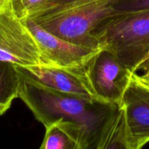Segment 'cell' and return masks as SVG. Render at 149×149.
<instances>
[{"label":"cell","instance_id":"obj_5","mask_svg":"<svg viewBox=\"0 0 149 149\" xmlns=\"http://www.w3.org/2000/svg\"><path fill=\"white\" fill-rule=\"evenodd\" d=\"M0 61L20 66L41 65L37 42L8 3L0 10Z\"/></svg>","mask_w":149,"mask_h":149},{"label":"cell","instance_id":"obj_11","mask_svg":"<svg viewBox=\"0 0 149 149\" xmlns=\"http://www.w3.org/2000/svg\"><path fill=\"white\" fill-rule=\"evenodd\" d=\"M54 1L55 0H10V6L12 11L18 18L23 19Z\"/></svg>","mask_w":149,"mask_h":149},{"label":"cell","instance_id":"obj_7","mask_svg":"<svg viewBox=\"0 0 149 149\" xmlns=\"http://www.w3.org/2000/svg\"><path fill=\"white\" fill-rule=\"evenodd\" d=\"M16 68L36 82L49 88L96 100L87 81L84 68L74 69L33 65H16Z\"/></svg>","mask_w":149,"mask_h":149},{"label":"cell","instance_id":"obj_13","mask_svg":"<svg viewBox=\"0 0 149 149\" xmlns=\"http://www.w3.org/2000/svg\"><path fill=\"white\" fill-rule=\"evenodd\" d=\"M133 76L138 82L141 83L144 87L149 89V70L145 72H143V74L141 75H139L137 73H134Z\"/></svg>","mask_w":149,"mask_h":149},{"label":"cell","instance_id":"obj_15","mask_svg":"<svg viewBox=\"0 0 149 149\" xmlns=\"http://www.w3.org/2000/svg\"><path fill=\"white\" fill-rule=\"evenodd\" d=\"M9 0H0V10L8 3Z\"/></svg>","mask_w":149,"mask_h":149},{"label":"cell","instance_id":"obj_1","mask_svg":"<svg viewBox=\"0 0 149 149\" xmlns=\"http://www.w3.org/2000/svg\"><path fill=\"white\" fill-rule=\"evenodd\" d=\"M17 73L20 78L18 97L36 120L45 127L58 119L72 122L83 131L90 149H97L119 105L63 93L36 82L20 71Z\"/></svg>","mask_w":149,"mask_h":149},{"label":"cell","instance_id":"obj_12","mask_svg":"<svg viewBox=\"0 0 149 149\" xmlns=\"http://www.w3.org/2000/svg\"><path fill=\"white\" fill-rule=\"evenodd\" d=\"M115 10L116 14L149 10V0H120L115 6Z\"/></svg>","mask_w":149,"mask_h":149},{"label":"cell","instance_id":"obj_2","mask_svg":"<svg viewBox=\"0 0 149 149\" xmlns=\"http://www.w3.org/2000/svg\"><path fill=\"white\" fill-rule=\"evenodd\" d=\"M120 0H55L31 15L29 18L62 39L101 48L93 33L100 23L116 14Z\"/></svg>","mask_w":149,"mask_h":149},{"label":"cell","instance_id":"obj_16","mask_svg":"<svg viewBox=\"0 0 149 149\" xmlns=\"http://www.w3.org/2000/svg\"><path fill=\"white\" fill-rule=\"evenodd\" d=\"M147 60H149V53L148 54V55H147V56H146V58L145 59H144L143 61H142V62H143V61H147ZM142 62H141V63H142Z\"/></svg>","mask_w":149,"mask_h":149},{"label":"cell","instance_id":"obj_14","mask_svg":"<svg viewBox=\"0 0 149 149\" xmlns=\"http://www.w3.org/2000/svg\"><path fill=\"white\" fill-rule=\"evenodd\" d=\"M149 70V60L143 61L141 63H140L138 65V67L135 69V73H138V71H142V72H145V71H148Z\"/></svg>","mask_w":149,"mask_h":149},{"label":"cell","instance_id":"obj_4","mask_svg":"<svg viewBox=\"0 0 149 149\" xmlns=\"http://www.w3.org/2000/svg\"><path fill=\"white\" fill-rule=\"evenodd\" d=\"M95 98L105 103L120 105L134 73L110 49L103 47L84 67Z\"/></svg>","mask_w":149,"mask_h":149},{"label":"cell","instance_id":"obj_8","mask_svg":"<svg viewBox=\"0 0 149 149\" xmlns=\"http://www.w3.org/2000/svg\"><path fill=\"white\" fill-rule=\"evenodd\" d=\"M121 105L125 109L132 149L143 148L149 142V89L132 76Z\"/></svg>","mask_w":149,"mask_h":149},{"label":"cell","instance_id":"obj_3","mask_svg":"<svg viewBox=\"0 0 149 149\" xmlns=\"http://www.w3.org/2000/svg\"><path fill=\"white\" fill-rule=\"evenodd\" d=\"M93 35L135 73L149 53V10L113 15L100 23Z\"/></svg>","mask_w":149,"mask_h":149},{"label":"cell","instance_id":"obj_6","mask_svg":"<svg viewBox=\"0 0 149 149\" xmlns=\"http://www.w3.org/2000/svg\"><path fill=\"white\" fill-rule=\"evenodd\" d=\"M23 20L34 36L40 52L41 65L65 68H84L101 48L85 46L49 33L29 17Z\"/></svg>","mask_w":149,"mask_h":149},{"label":"cell","instance_id":"obj_10","mask_svg":"<svg viewBox=\"0 0 149 149\" xmlns=\"http://www.w3.org/2000/svg\"><path fill=\"white\" fill-rule=\"evenodd\" d=\"M20 78L16 65L0 61V115L9 110L13 100L18 97Z\"/></svg>","mask_w":149,"mask_h":149},{"label":"cell","instance_id":"obj_9","mask_svg":"<svg viewBox=\"0 0 149 149\" xmlns=\"http://www.w3.org/2000/svg\"><path fill=\"white\" fill-rule=\"evenodd\" d=\"M132 149L130 132L125 109L119 105L106 127L97 149Z\"/></svg>","mask_w":149,"mask_h":149}]
</instances>
